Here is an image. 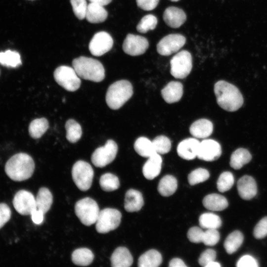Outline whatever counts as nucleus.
Instances as JSON below:
<instances>
[{"instance_id":"1","label":"nucleus","mask_w":267,"mask_h":267,"mask_svg":"<svg viewBox=\"0 0 267 267\" xmlns=\"http://www.w3.org/2000/svg\"><path fill=\"white\" fill-rule=\"evenodd\" d=\"M214 92L218 105L223 109L233 112L243 103V96L237 87L224 81H219L214 86Z\"/></svg>"},{"instance_id":"2","label":"nucleus","mask_w":267,"mask_h":267,"mask_svg":"<svg viewBox=\"0 0 267 267\" xmlns=\"http://www.w3.org/2000/svg\"><path fill=\"white\" fill-rule=\"evenodd\" d=\"M35 169L32 158L24 153H19L12 156L6 163L5 172L12 180L21 181L31 177Z\"/></svg>"},{"instance_id":"3","label":"nucleus","mask_w":267,"mask_h":267,"mask_svg":"<svg viewBox=\"0 0 267 267\" xmlns=\"http://www.w3.org/2000/svg\"><path fill=\"white\" fill-rule=\"evenodd\" d=\"M73 68L78 76L83 79L99 82L105 77V70L97 60L85 56H80L73 60Z\"/></svg>"},{"instance_id":"4","label":"nucleus","mask_w":267,"mask_h":267,"mask_svg":"<svg viewBox=\"0 0 267 267\" xmlns=\"http://www.w3.org/2000/svg\"><path fill=\"white\" fill-rule=\"evenodd\" d=\"M133 87L131 83L125 80L118 81L108 88L106 94V102L111 109L121 108L132 96Z\"/></svg>"},{"instance_id":"5","label":"nucleus","mask_w":267,"mask_h":267,"mask_svg":"<svg viewBox=\"0 0 267 267\" xmlns=\"http://www.w3.org/2000/svg\"><path fill=\"white\" fill-rule=\"evenodd\" d=\"M99 212L97 203L90 197L80 199L75 205V212L77 217L83 224L87 226L96 222Z\"/></svg>"},{"instance_id":"6","label":"nucleus","mask_w":267,"mask_h":267,"mask_svg":"<svg viewBox=\"0 0 267 267\" xmlns=\"http://www.w3.org/2000/svg\"><path fill=\"white\" fill-rule=\"evenodd\" d=\"M94 172L91 165L82 160L77 161L72 169L73 180L77 187L85 191L89 189L92 184Z\"/></svg>"},{"instance_id":"7","label":"nucleus","mask_w":267,"mask_h":267,"mask_svg":"<svg viewBox=\"0 0 267 267\" xmlns=\"http://www.w3.org/2000/svg\"><path fill=\"white\" fill-rule=\"evenodd\" d=\"M122 214L113 208H105L99 213L95 222L96 231L100 233H106L116 229L121 222Z\"/></svg>"},{"instance_id":"8","label":"nucleus","mask_w":267,"mask_h":267,"mask_svg":"<svg viewBox=\"0 0 267 267\" xmlns=\"http://www.w3.org/2000/svg\"><path fill=\"white\" fill-rule=\"evenodd\" d=\"M53 76L56 83L68 91H76L80 87V78L73 68L59 66L55 70Z\"/></svg>"},{"instance_id":"9","label":"nucleus","mask_w":267,"mask_h":267,"mask_svg":"<svg viewBox=\"0 0 267 267\" xmlns=\"http://www.w3.org/2000/svg\"><path fill=\"white\" fill-rule=\"evenodd\" d=\"M171 75L177 79H183L190 73L192 59L190 53L183 50L175 54L170 61Z\"/></svg>"},{"instance_id":"10","label":"nucleus","mask_w":267,"mask_h":267,"mask_svg":"<svg viewBox=\"0 0 267 267\" xmlns=\"http://www.w3.org/2000/svg\"><path fill=\"white\" fill-rule=\"evenodd\" d=\"M118 146L113 140H108L103 146L96 148L92 154L91 160L96 167L103 168L111 163L115 158Z\"/></svg>"},{"instance_id":"11","label":"nucleus","mask_w":267,"mask_h":267,"mask_svg":"<svg viewBox=\"0 0 267 267\" xmlns=\"http://www.w3.org/2000/svg\"><path fill=\"white\" fill-rule=\"evenodd\" d=\"M185 38L180 34H170L163 38L157 45L161 55L168 56L178 52L185 44Z\"/></svg>"},{"instance_id":"12","label":"nucleus","mask_w":267,"mask_h":267,"mask_svg":"<svg viewBox=\"0 0 267 267\" xmlns=\"http://www.w3.org/2000/svg\"><path fill=\"white\" fill-rule=\"evenodd\" d=\"M13 205L22 215H31L37 209L35 197L31 192L25 190H19L15 194Z\"/></svg>"},{"instance_id":"13","label":"nucleus","mask_w":267,"mask_h":267,"mask_svg":"<svg viewBox=\"0 0 267 267\" xmlns=\"http://www.w3.org/2000/svg\"><path fill=\"white\" fill-rule=\"evenodd\" d=\"M113 44V40L110 34L101 31L93 36L90 41L89 48L93 55L100 56L109 51Z\"/></svg>"},{"instance_id":"14","label":"nucleus","mask_w":267,"mask_h":267,"mask_svg":"<svg viewBox=\"0 0 267 267\" xmlns=\"http://www.w3.org/2000/svg\"><path fill=\"white\" fill-rule=\"evenodd\" d=\"M148 46L149 43L145 38L129 34L124 41L123 49L127 54L137 56L144 53Z\"/></svg>"},{"instance_id":"15","label":"nucleus","mask_w":267,"mask_h":267,"mask_svg":"<svg viewBox=\"0 0 267 267\" xmlns=\"http://www.w3.org/2000/svg\"><path fill=\"white\" fill-rule=\"evenodd\" d=\"M220 144L215 140L205 139L200 142L197 157L206 161H213L221 155Z\"/></svg>"},{"instance_id":"16","label":"nucleus","mask_w":267,"mask_h":267,"mask_svg":"<svg viewBox=\"0 0 267 267\" xmlns=\"http://www.w3.org/2000/svg\"><path fill=\"white\" fill-rule=\"evenodd\" d=\"M200 142L195 138H188L181 141L178 145L177 153L183 159H194L197 156Z\"/></svg>"},{"instance_id":"17","label":"nucleus","mask_w":267,"mask_h":267,"mask_svg":"<svg viewBox=\"0 0 267 267\" xmlns=\"http://www.w3.org/2000/svg\"><path fill=\"white\" fill-rule=\"evenodd\" d=\"M237 187L240 197L244 200H250L257 193V185L254 178L249 176H244L237 181Z\"/></svg>"},{"instance_id":"18","label":"nucleus","mask_w":267,"mask_h":267,"mask_svg":"<svg viewBox=\"0 0 267 267\" xmlns=\"http://www.w3.org/2000/svg\"><path fill=\"white\" fill-rule=\"evenodd\" d=\"M163 18L168 26L177 28L185 22L186 15L181 9L177 7L170 6L164 11Z\"/></svg>"},{"instance_id":"19","label":"nucleus","mask_w":267,"mask_h":267,"mask_svg":"<svg viewBox=\"0 0 267 267\" xmlns=\"http://www.w3.org/2000/svg\"><path fill=\"white\" fill-rule=\"evenodd\" d=\"M182 94V84L177 81L169 82L161 90L163 98L168 103H173L178 101Z\"/></svg>"},{"instance_id":"20","label":"nucleus","mask_w":267,"mask_h":267,"mask_svg":"<svg viewBox=\"0 0 267 267\" xmlns=\"http://www.w3.org/2000/svg\"><path fill=\"white\" fill-rule=\"evenodd\" d=\"M162 159L159 154L155 153L149 157L142 168L144 177L148 179H152L160 173Z\"/></svg>"},{"instance_id":"21","label":"nucleus","mask_w":267,"mask_h":267,"mask_svg":"<svg viewBox=\"0 0 267 267\" xmlns=\"http://www.w3.org/2000/svg\"><path fill=\"white\" fill-rule=\"evenodd\" d=\"M110 261L113 267H129L133 264V258L127 248L119 247L112 253Z\"/></svg>"},{"instance_id":"22","label":"nucleus","mask_w":267,"mask_h":267,"mask_svg":"<svg viewBox=\"0 0 267 267\" xmlns=\"http://www.w3.org/2000/svg\"><path fill=\"white\" fill-rule=\"evenodd\" d=\"M213 125L208 119H200L192 124L189 128L190 134L195 138H206L213 132Z\"/></svg>"},{"instance_id":"23","label":"nucleus","mask_w":267,"mask_h":267,"mask_svg":"<svg viewBox=\"0 0 267 267\" xmlns=\"http://www.w3.org/2000/svg\"><path fill=\"white\" fill-rule=\"evenodd\" d=\"M144 204L141 193L138 190L130 189L125 194V209L128 212H134L141 209Z\"/></svg>"},{"instance_id":"24","label":"nucleus","mask_w":267,"mask_h":267,"mask_svg":"<svg viewBox=\"0 0 267 267\" xmlns=\"http://www.w3.org/2000/svg\"><path fill=\"white\" fill-rule=\"evenodd\" d=\"M107 15L108 13L103 6L93 2L88 4L85 18L88 22L91 23H101L106 19Z\"/></svg>"},{"instance_id":"25","label":"nucleus","mask_w":267,"mask_h":267,"mask_svg":"<svg viewBox=\"0 0 267 267\" xmlns=\"http://www.w3.org/2000/svg\"><path fill=\"white\" fill-rule=\"evenodd\" d=\"M203 204L206 209L213 211L223 210L228 205L223 196L217 193L206 195L203 200Z\"/></svg>"},{"instance_id":"26","label":"nucleus","mask_w":267,"mask_h":267,"mask_svg":"<svg viewBox=\"0 0 267 267\" xmlns=\"http://www.w3.org/2000/svg\"><path fill=\"white\" fill-rule=\"evenodd\" d=\"M162 262L161 254L154 249L149 250L142 254L138 260L139 267H157Z\"/></svg>"},{"instance_id":"27","label":"nucleus","mask_w":267,"mask_h":267,"mask_svg":"<svg viewBox=\"0 0 267 267\" xmlns=\"http://www.w3.org/2000/svg\"><path fill=\"white\" fill-rule=\"evenodd\" d=\"M52 202L53 197L49 190L46 187L40 188L36 198L37 209L44 215L50 209Z\"/></svg>"},{"instance_id":"28","label":"nucleus","mask_w":267,"mask_h":267,"mask_svg":"<svg viewBox=\"0 0 267 267\" xmlns=\"http://www.w3.org/2000/svg\"><path fill=\"white\" fill-rule=\"evenodd\" d=\"M251 159L252 156L248 150L240 148L234 151L231 154L230 166L234 169L238 170L248 163Z\"/></svg>"},{"instance_id":"29","label":"nucleus","mask_w":267,"mask_h":267,"mask_svg":"<svg viewBox=\"0 0 267 267\" xmlns=\"http://www.w3.org/2000/svg\"><path fill=\"white\" fill-rule=\"evenodd\" d=\"M71 259L73 263L76 265L88 266L92 262L94 255L88 248H78L73 251Z\"/></svg>"},{"instance_id":"30","label":"nucleus","mask_w":267,"mask_h":267,"mask_svg":"<svg viewBox=\"0 0 267 267\" xmlns=\"http://www.w3.org/2000/svg\"><path fill=\"white\" fill-rule=\"evenodd\" d=\"M178 186L177 179L173 176L166 175L160 180L158 191L163 196H169L176 191Z\"/></svg>"},{"instance_id":"31","label":"nucleus","mask_w":267,"mask_h":267,"mask_svg":"<svg viewBox=\"0 0 267 267\" xmlns=\"http://www.w3.org/2000/svg\"><path fill=\"white\" fill-rule=\"evenodd\" d=\"M243 239V234L239 230H235L230 233L224 242L226 252L229 254L235 252L242 245Z\"/></svg>"},{"instance_id":"32","label":"nucleus","mask_w":267,"mask_h":267,"mask_svg":"<svg viewBox=\"0 0 267 267\" xmlns=\"http://www.w3.org/2000/svg\"><path fill=\"white\" fill-rule=\"evenodd\" d=\"M134 149L137 154L143 157L148 158L156 153L152 141L145 137H140L135 140Z\"/></svg>"},{"instance_id":"33","label":"nucleus","mask_w":267,"mask_h":267,"mask_svg":"<svg viewBox=\"0 0 267 267\" xmlns=\"http://www.w3.org/2000/svg\"><path fill=\"white\" fill-rule=\"evenodd\" d=\"M48 127V121L45 118L36 119L29 125V134L34 139L39 138L45 133Z\"/></svg>"},{"instance_id":"34","label":"nucleus","mask_w":267,"mask_h":267,"mask_svg":"<svg viewBox=\"0 0 267 267\" xmlns=\"http://www.w3.org/2000/svg\"><path fill=\"white\" fill-rule=\"evenodd\" d=\"M0 64L7 67L16 68L22 64L19 53L7 50L0 52Z\"/></svg>"},{"instance_id":"35","label":"nucleus","mask_w":267,"mask_h":267,"mask_svg":"<svg viewBox=\"0 0 267 267\" xmlns=\"http://www.w3.org/2000/svg\"><path fill=\"white\" fill-rule=\"evenodd\" d=\"M199 222L201 227L206 229H218L222 223L221 218L212 213L202 214L199 217Z\"/></svg>"},{"instance_id":"36","label":"nucleus","mask_w":267,"mask_h":267,"mask_svg":"<svg viewBox=\"0 0 267 267\" xmlns=\"http://www.w3.org/2000/svg\"><path fill=\"white\" fill-rule=\"evenodd\" d=\"M66 138L71 143L77 142L82 134L80 125L73 119L68 120L65 124Z\"/></svg>"},{"instance_id":"37","label":"nucleus","mask_w":267,"mask_h":267,"mask_svg":"<svg viewBox=\"0 0 267 267\" xmlns=\"http://www.w3.org/2000/svg\"><path fill=\"white\" fill-rule=\"evenodd\" d=\"M99 185L105 191H112L117 189L120 186L118 178L111 173L102 175L99 179Z\"/></svg>"},{"instance_id":"38","label":"nucleus","mask_w":267,"mask_h":267,"mask_svg":"<svg viewBox=\"0 0 267 267\" xmlns=\"http://www.w3.org/2000/svg\"><path fill=\"white\" fill-rule=\"evenodd\" d=\"M152 143L156 153L164 154L168 153L171 148V142L169 138L164 135L156 136Z\"/></svg>"},{"instance_id":"39","label":"nucleus","mask_w":267,"mask_h":267,"mask_svg":"<svg viewBox=\"0 0 267 267\" xmlns=\"http://www.w3.org/2000/svg\"><path fill=\"white\" fill-rule=\"evenodd\" d=\"M234 177L230 172H224L219 176L217 182V188L221 192L229 190L234 183Z\"/></svg>"},{"instance_id":"40","label":"nucleus","mask_w":267,"mask_h":267,"mask_svg":"<svg viewBox=\"0 0 267 267\" xmlns=\"http://www.w3.org/2000/svg\"><path fill=\"white\" fill-rule=\"evenodd\" d=\"M157 24V18L152 14L144 16L136 26L137 31L141 33H146L149 30L154 29Z\"/></svg>"},{"instance_id":"41","label":"nucleus","mask_w":267,"mask_h":267,"mask_svg":"<svg viewBox=\"0 0 267 267\" xmlns=\"http://www.w3.org/2000/svg\"><path fill=\"white\" fill-rule=\"evenodd\" d=\"M210 177L209 172L203 168H198L192 171L188 176V180L191 185H194L207 180Z\"/></svg>"},{"instance_id":"42","label":"nucleus","mask_w":267,"mask_h":267,"mask_svg":"<svg viewBox=\"0 0 267 267\" xmlns=\"http://www.w3.org/2000/svg\"><path fill=\"white\" fill-rule=\"evenodd\" d=\"M73 11L80 20L86 17L88 4L86 0H70Z\"/></svg>"},{"instance_id":"43","label":"nucleus","mask_w":267,"mask_h":267,"mask_svg":"<svg viewBox=\"0 0 267 267\" xmlns=\"http://www.w3.org/2000/svg\"><path fill=\"white\" fill-rule=\"evenodd\" d=\"M220 233L217 229H207L204 231L202 242L207 246H214L219 241Z\"/></svg>"},{"instance_id":"44","label":"nucleus","mask_w":267,"mask_h":267,"mask_svg":"<svg viewBox=\"0 0 267 267\" xmlns=\"http://www.w3.org/2000/svg\"><path fill=\"white\" fill-rule=\"evenodd\" d=\"M253 234L257 239H262L267 236V217L262 218L256 225Z\"/></svg>"},{"instance_id":"45","label":"nucleus","mask_w":267,"mask_h":267,"mask_svg":"<svg viewBox=\"0 0 267 267\" xmlns=\"http://www.w3.org/2000/svg\"><path fill=\"white\" fill-rule=\"evenodd\" d=\"M204 232L201 228L193 226L188 230L187 237L193 243L202 242Z\"/></svg>"},{"instance_id":"46","label":"nucleus","mask_w":267,"mask_h":267,"mask_svg":"<svg viewBox=\"0 0 267 267\" xmlns=\"http://www.w3.org/2000/svg\"><path fill=\"white\" fill-rule=\"evenodd\" d=\"M216 258V251L212 249H208L201 254L198 262L200 266L206 267L210 262L215 261Z\"/></svg>"},{"instance_id":"47","label":"nucleus","mask_w":267,"mask_h":267,"mask_svg":"<svg viewBox=\"0 0 267 267\" xmlns=\"http://www.w3.org/2000/svg\"><path fill=\"white\" fill-rule=\"evenodd\" d=\"M11 210L5 203H0V229L10 220Z\"/></svg>"},{"instance_id":"48","label":"nucleus","mask_w":267,"mask_h":267,"mask_svg":"<svg viewBox=\"0 0 267 267\" xmlns=\"http://www.w3.org/2000/svg\"><path fill=\"white\" fill-rule=\"evenodd\" d=\"M236 266L238 267H257L258 265L255 259L251 256L246 255L239 259Z\"/></svg>"},{"instance_id":"49","label":"nucleus","mask_w":267,"mask_h":267,"mask_svg":"<svg viewBox=\"0 0 267 267\" xmlns=\"http://www.w3.org/2000/svg\"><path fill=\"white\" fill-rule=\"evenodd\" d=\"M136 1L137 6L140 8L149 11L156 8L159 0H136Z\"/></svg>"},{"instance_id":"50","label":"nucleus","mask_w":267,"mask_h":267,"mask_svg":"<svg viewBox=\"0 0 267 267\" xmlns=\"http://www.w3.org/2000/svg\"><path fill=\"white\" fill-rule=\"evenodd\" d=\"M44 214L38 209L35 210L31 214V218L33 222L36 224H41L44 221Z\"/></svg>"},{"instance_id":"51","label":"nucleus","mask_w":267,"mask_h":267,"mask_svg":"<svg viewBox=\"0 0 267 267\" xmlns=\"http://www.w3.org/2000/svg\"><path fill=\"white\" fill-rule=\"evenodd\" d=\"M170 267H186V265L179 258H174L171 260L169 263Z\"/></svg>"},{"instance_id":"52","label":"nucleus","mask_w":267,"mask_h":267,"mask_svg":"<svg viewBox=\"0 0 267 267\" xmlns=\"http://www.w3.org/2000/svg\"><path fill=\"white\" fill-rule=\"evenodd\" d=\"M90 2L99 4L102 6H105L110 3L112 0H89Z\"/></svg>"},{"instance_id":"53","label":"nucleus","mask_w":267,"mask_h":267,"mask_svg":"<svg viewBox=\"0 0 267 267\" xmlns=\"http://www.w3.org/2000/svg\"><path fill=\"white\" fill-rule=\"evenodd\" d=\"M221 265L215 261L210 262L206 267H220Z\"/></svg>"},{"instance_id":"54","label":"nucleus","mask_w":267,"mask_h":267,"mask_svg":"<svg viewBox=\"0 0 267 267\" xmlns=\"http://www.w3.org/2000/svg\"><path fill=\"white\" fill-rule=\"evenodd\" d=\"M171 0L172 1H178L179 0Z\"/></svg>"}]
</instances>
